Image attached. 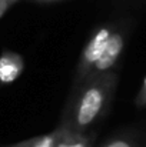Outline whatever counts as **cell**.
<instances>
[{
    "instance_id": "1",
    "label": "cell",
    "mask_w": 146,
    "mask_h": 147,
    "mask_svg": "<svg viewBox=\"0 0 146 147\" xmlns=\"http://www.w3.org/2000/svg\"><path fill=\"white\" fill-rule=\"evenodd\" d=\"M113 84L115 76L105 73L93 80L83 82L79 87H76L62 126L73 133H86V130L103 114L110 98Z\"/></svg>"
},
{
    "instance_id": "2",
    "label": "cell",
    "mask_w": 146,
    "mask_h": 147,
    "mask_svg": "<svg viewBox=\"0 0 146 147\" xmlns=\"http://www.w3.org/2000/svg\"><path fill=\"white\" fill-rule=\"evenodd\" d=\"M112 33L113 32L110 30V27H100L97 32L93 33V36L89 39L88 45L85 46V49L82 51L80 60L77 63L75 80H73V90L76 87H79L82 84V82L86 79L88 73L90 71L93 64L96 63L97 59L100 57V54L103 53V50L106 47Z\"/></svg>"
},
{
    "instance_id": "3",
    "label": "cell",
    "mask_w": 146,
    "mask_h": 147,
    "mask_svg": "<svg viewBox=\"0 0 146 147\" xmlns=\"http://www.w3.org/2000/svg\"><path fill=\"white\" fill-rule=\"evenodd\" d=\"M123 47H125V37H123V34L119 33V32L112 33L106 47L103 50V53L100 54V57L97 59V61L93 64V67L90 69V71L88 73V76H86V79L83 82L93 80V79H96L99 76L105 74L107 70H110L116 64L117 59L120 57V54L123 51Z\"/></svg>"
},
{
    "instance_id": "4",
    "label": "cell",
    "mask_w": 146,
    "mask_h": 147,
    "mask_svg": "<svg viewBox=\"0 0 146 147\" xmlns=\"http://www.w3.org/2000/svg\"><path fill=\"white\" fill-rule=\"evenodd\" d=\"M24 70L23 57L16 51L4 50L0 54V83H13Z\"/></svg>"
},
{
    "instance_id": "5",
    "label": "cell",
    "mask_w": 146,
    "mask_h": 147,
    "mask_svg": "<svg viewBox=\"0 0 146 147\" xmlns=\"http://www.w3.org/2000/svg\"><path fill=\"white\" fill-rule=\"evenodd\" d=\"M63 131H65V127L60 124L56 130L50 131L48 134H42V136L24 140V142L13 143V144H4V146L0 147H56L60 136L63 134Z\"/></svg>"
},
{
    "instance_id": "6",
    "label": "cell",
    "mask_w": 146,
    "mask_h": 147,
    "mask_svg": "<svg viewBox=\"0 0 146 147\" xmlns=\"http://www.w3.org/2000/svg\"><path fill=\"white\" fill-rule=\"evenodd\" d=\"M95 133H73L65 129L56 147H92L95 142Z\"/></svg>"
},
{
    "instance_id": "7",
    "label": "cell",
    "mask_w": 146,
    "mask_h": 147,
    "mask_svg": "<svg viewBox=\"0 0 146 147\" xmlns=\"http://www.w3.org/2000/svg\"><path fill=\"white\" fill-rule=\"evenodd\" d=\"M103 147H133V144H132L129 140L119 137V139H113V140L107 142Z\"/></svg>"
},
{
    "instance_id": "8",
    "label": "cell",
    "mask_w": 146,
    "mask_h": 147,
    "mask_svg": "<svg viewBox=\"0 0 146 147\" xmlns=\"http://www.w3.org/2000/svg\"><path fill=\"white\" fill-rule=\"evenodd\" d=\"M138 101L146 104V79H145V83H143V89H142V92H141V94L138 97Z\"/></svg>"
},
{
    "instance_id": "9",
    "label": "cell",
    "mask_w": 146,
    "mask_h": 147,
    "mask_svg": "<svg viewBox=\"0 0 146 147\" xmlns=\"http://www.w3.org/2000/svg\"><path fill=\"white\" fill-rule=\"evenodd\" d=\"M6 6H7V1H4V0H0V16L3 14V11H4Z\"/></svg>"
},
{
    "instance_id": "10",
    "label": "cell",
    "mask_w": 146,
    "mask_h": 147,
    "mask_svg": "<svg viewBox=\"0 0 146 147\" xmlns=\"http://www.w3.org/2000/svg\"><path fill=\"white\" fill-rule=\"evenodd\" d=\"M4 1H12V0H4Z\"/></svg>"
}]
</instances>
